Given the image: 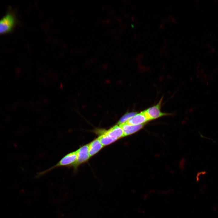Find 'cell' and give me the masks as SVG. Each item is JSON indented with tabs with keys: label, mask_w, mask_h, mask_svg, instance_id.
I'll list each match as a JSON object with an SVG mask.
<instances>
[{
	"label": "cell",
	"mask_w": 218,
	"mask_h": 218,
	"mask_svg": "<svg viewBox=\"0 0 218 218\" xmlns=\"http://www.w3.org/2000/svg\"><path fill=\"white\" fill-rule=\"evenodd\" d=\"M77 156V150L67 154L53 166L43 171L37 173L36 177H39L57 168L61 167H72L76 160Z\"/></svg>",
	"instance_id": "obj_1"
},
{
	"label": "cell",
	"mask_w": 218,
	"mask_h": 218,
	"mask_svg": "<svg viewBox=\"0 0 218 218\" xmlns=\"http://www.w3.org/2000/svg\"><path fill=\"white\" fill-rule=\"evenodd\" d=\"M17 22L16 17L12 12L7 13L0 19V35L11 32Z\"/></svg>",
	"instance_id": "obj_2"
},
{
	"label": "cell",
	"mask_w": 218,
	"mask_h": 218,
	"mask_svg": "<svg viewBox=\"0 0 218 218\" xmlns=\"http://www.w3.org/2000/svg\"><path fill=\"white\" fill-rule=\"evenodd\" d=\"M163 100V97H162L157 104L144 111L150 121L162 117L172 115L171 114L163 112L161 111V107Z\"/></svg>",
	"instance_id": "obj_3"
},
{
	"label": "cell",
	"mask_w": 218,
	"mask_h": 218,
	"mask_svg": "<svg viewBox=\"0 0 218 218\" xmlns=\"http://www.w3.org/2000/svg\"><path fill=\"white\" fill-rule=\"evenodd\" d=\"M77 151V160L72 167L75 171L80 165L87 162L90 157L89 153L88 144L81 147Z\"/></svg>",
	"instance_id": "obj_4"
},
{
	"label": "cell",
	"mask_w": 218,
	"mask_h": 218,
	"mask_svg": "<svg viewBox=\"0 0 218 218\" xmlns=\"http://www.w3.org/2000/svg\"><path fill=\"white\" fill-rule=\"evenodd\" d=\"M149 121L143 111L136 114L124 123L130 125H137L146 123Z\"/></svg>",
	"instance_id": "obj_5"
},
{
	"label": "cell",
	"mask_w": 218,
	"mask_h": 218,
	"mask_svg": "<svg viewBox=\"0 0 218 218\" xmlns=\"http://www.w3.org/2000/svg\"><path fill=\"white\" fill-rule=\"evenodd\" d=\"M104 133L115 141L124 137L122 130L118 125L113 127Z\"/></svg>",
	"instance_id": "obj_6"
},
{
	"label": "cell",
	"mask_w": 218,
	"mask_h": 218,
	"mask_svg": "<svg viewBox=\"0 0 218 218\" xmlns=\"http://www.w3.org/2000/svg\"><path fill=\"white\" fill-rule=\"evenodd\" d=\"M146 123L137 125H132L123 123L119 125L122 128L124 136L135 133L141 129Z\"/></svg>",
	"instance_id": "obj_7"
},
{
	"label": "cell",
	"mask_w": 218,
	"mask_h": 218,
	"mask_svg": "<svg viewBox=\"0 0 218 218\" xmlns=\"http://www.w3.org/2000/svg\"><path fill=\"white\" fill-rule=\"evenodd\" d=\"M98 138L88 144L89 153L90 157L99 151L103 147Z\"/></svg>",
	"instance_id": "obj_8"
},
{
	"label": "cell",
	"mask_w": 218,
	"mask_h": 218,
	"mask_svg": "<svg viewBox=\"0 0 218 218\" xmlns=\"http://www.w3.org/2000/svg\"><path fill=\"white\" fill-rule=\"evenodd\" d=\"M98 138L103 146L109 145L115 141L104 132Z\"/></svg>",
	"instance_id": "obj_9"
},
{
	"label": "cell",
	"mask_w": 218,
	"mask_h": 218,
	"mask_svg": "<svg viewBox=\"0 0 218 218\" xmlns=\"http://www.w3.org/2000/svg\"><path fill=\"white\" fill-rule=\"evenodd\" d=\"M137 114L136 112H132L126 114L122 117L118 121L117 125H119L126 121Z\"/></svg>",
	"instance_id": "obj_10"
}]
</instances>
